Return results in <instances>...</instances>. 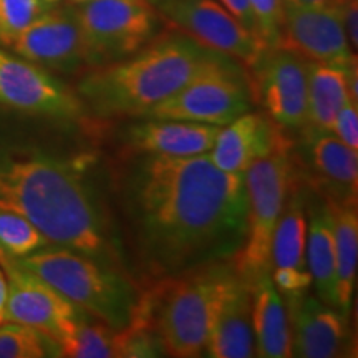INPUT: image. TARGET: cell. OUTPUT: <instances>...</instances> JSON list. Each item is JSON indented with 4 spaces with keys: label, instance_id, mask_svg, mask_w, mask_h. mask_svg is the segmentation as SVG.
Returning <instances> with one entry per match:
<instances>
[{
    "label": "cell",
    "instance_id": "cell-29",
    "mask_svg": "<svg viewBox=\"0 0 358 358\" xmlns=\"http://www.w3.org/2000/svg\"><path fill=\"white\" fill-rule=\"evenodd\" d=\"M257 34L267 48L279 47L284 24V0H249Z\"/></svg>",
    "mask_w": 358,
    "mask_h": 358
},
{
    "label": "cell",
    "instance_id": "cell-12",
    "mask_svg": "<svg viewBox=\"0 0 358 358\" xmlns=\"http://www.w3.org/2000/svg\"><path fill=\"white\" fill-rule=\"evenodd\" d=\"M0 105L29 115L78 120L85 106L77 93L42 66L0 48Z\"/></svg>",
    "mask_w": 358,
    "mask_h": 358
},
{
    "label": "cell",
    "instance_id": "cell-8",
    "mask_svg": "<svg viewBox=\"0 0 358 358\" xmlns=\"http://www.w3.org/2000/svg\"><path fill=\"white\" fill-rule=\"evenodd\" d=\"M248 69L226 57L173 96L153 106L145 118L182 120L226 127L252 108Z\"/></svg>",
    "mask_w": 358,
    "mask_h": 358
},
{
    "label": "cell",
    "instance_id": "cell-1",
    "mask_svg": "<svg viewBox=\"0 0 358 358\" xmlns=\"http://www.w3.org/2000/svg\"><path fill=\"white\" fill-rule=\"evenodd\" d=\"M113 187L141 280L229 261L243 248L248 232L244 174L222 171L208 153H133L116 168Z\"/></svg>",
    "mask_w": 358,
    "mask_h": 358
},
{
    "label": "cell",
    "instance_id": "cell-25",
    "mask_svg": "<svg viewBox=\"0 0 358 358\" xmlns=\"http://www.w3.org/2000/svg\"><path fill=\"white\" fill-rule=\"evenodd\" d=\"M88 313L73 329L58 340L60 357L70 358H124V340L122 330H115Z\"/></svg>",
    "mask_w": 358,
    "mask_h": 358
},
{
    "label": "cell",
    "instance_id": "cell-5",
    "mask_svg": "<svg viewBox=\"0 0 358 358\" xmlns=\"http://www.w3.org/2000/svg\"><path fill=\"white\" fill-rule=\"evenodd\" d=\"M15 262L80 310L115 330L131 324L140 289L127 272L111 268L70 249H38Z\"/></svg>",
    "mask_w": 358,
    "mask_h": 358
},
{
    "label": "cell",
    "instance_id": "cell-27",
    "mask_svg": "<svg viewBox=\"0 0 358 358\" xmlns=\"http://www.w3.org/2000/svg\"><path fill=\"white\" fill-rule=\"evenodd\" d=\"M60 3L62 0H0V43L10 47L27 27Z\"/></svg>",
    "mask_w": 358,
    "mask_h": 358
},
{
    "label": "cell",
    "instance_id": "cell-26",
    "mask_svg": "<svg viewBox=\"0 0 358 358\" xmlns=\"http://www.w3.org/2000/svg\"><path fill=\"white\" fill-rule=\"evenodd\" d=\"M60 357L55 342L30 327L3 322L0 324V358Z\"/></svg>",
    "mask_w": 358,
    "mask_h": 358
},
{
    "label": "cell",
    "instance_id": "cell-10",
    "mask_svg": "<svg viewBox=\"0 0 358 358\" xmlns=\"http://www.w3.org/2000/svg\"><path fill=\"white\" fill-rule=\"evenodd\" d=\"M254 101L284 129L307 124V60L287 48H266L248 70Z\"/></svg>",
    "mask_w": 358,
    "mask_h": 358
},
{
    "label": "cell",
    "instance_id": "cell-14",
    "mask_svg": "<svg viewBox=\"0 0 358 358\" xmlns=\"http://www.w3.org/2000/svg\"><path fill=\"white\" fill-rule=\"evenodd\" d=\"M17 55L47 71L75 73L87 69L77 7L58 6L13 40Z\"/></svg>",
    "mask_w": 358,
    "mask_h": 358
},
{
    "label": "cell",
    "instance_id": "cell-30",
    "mask_svg": "<svg viewBox=\"0 0 358 358\" xmlns=\"http://www.w3.org/2000/svg\"><path fill=\"white\" fill-rule=\"evenodd\" d=\"M332 133L343 145L358 151V105L348 100L335 116Z\"/></svg>",
    "mask_w": 358,
    "mask_h": 358
},
{
    "label": "cell",
    "instance_id": "cell-17",
    "mask_svg": "<svg viewBox=\"0 0 358 358\" xmlns=\"http://www.w3.org/2000/svg\"><path fill=\"white\" fill-rule=\"evenodd\" d=\"M206 355L211 358L256 357L250 284L237 272L232 261L219 285Z\"/></svg>",
    "mask_w": 358,
    "mask_h": 358
},
{
    "label": "cell",
    "instance_id": "cell-19",
    "mask_svg": "<svg viewBox=\"0 0 358 358\" xmlns=\"http://www.w3.org/2000/svg\"><path fill=\"white\" fill-rule=\"evenodd\" d=\"M222 127L182 120L148 118L127 129L124 141L133 153L196 156L211 151Z\"/></svg>",
    "mask_w": 358,
    "mask_h": 358
},
{
    "label": "cell",
    "instance_id": "cell-7",
    "mask_svg": "<svg viewBox=\"0 0 358 358\" xmlns=\"http://www.w3.org/2000/svg\"><path fill=\"white\" fill-rule=\"evenodd\" d=\"M87 70L122 62L156 37L158 17L148 0L77 3Z\"/></svg>",
    "mask_w": 358,
    "mask_h": 358
},
{
    "label": "cell",
    "instance_id": "cell-37",
    "mask_svg": "<svg viewBox=\"0 0 358 358\" xmlns=\"http://www.w3.org/2000/svg\"><path fill=\"white\" fill-rule=\"evenodd\" d=\"M0 324H3V317L2 315H0Z\"/></svg>",
    "mask_w": 358,
    "mask_h": 358
},
{
    "label": "cell",
    "instance_id": "cell-35",
    "mask_svg": "<svg viewBox=\"0 0 358 358\" xmlns=\"http://www.w3.org/2000/svg\"><path fill=\"white\" fill-rule=\"evenodd\" d=\"M6 301H7V280H6V277L2 275V272H0V315L3 313Z\"/></svg>",
    "mask_w": 358,
    "mask_h": 358
},
{
    "label": "cell",
    "instance_id": "cell-18",
    "mask_svg": "<svg viewBox=\"0 0 358 358\" xmlns=\"http://www.w3.org/2000/svg\"><path fill=\"white\" fill-rule=\"evenodd\" d=\"M289 141L285 129L266 113L248 111L221 128L208 156L222 171L244 174L254 161Z\"/></svg>",
    "mask_w": 358,
    "mask_h": 358
},
{
    "label": "cell",
    "instance_id": "cell-36",
    "mask_svg": "<svg viewBox=\"0 0 358 358\" xmlns=\"http://www.w3.org/2000/svg\"><path fill=\"white\" fill-rule=\"evenodd\" d=\"M71 2H75V3H80V2H90V0H71Z\"/></svg>",
    "mask_w": 358,
    "mask_h": 358
},
{
    "label": "cell",
    "instance_id": "cell-4",
    "mask_svg": "<svg viewBox=\"0 0 358 358\" xmlns=\"http://www.w3.org/2000/svg\"><path fill=\"white\" fill-rule=\"evenodd\" d=\"M229 261L192 268L179 275L148 282L140 290L129 325L150 330L164 355L196 358L206 355L219 285Z\"/></svg>",
    "mask_w": 358,
    "mask_h": 358
},
{
    "label": "cell",
    "instance_id": "cell-21",
    "mask_svg": "<svg viewBox=\"0 0 358 358\" xmlns=\"http://www.w3.org/2000/svg\"><path fill=\"white\" fill-rule=\"evenodd\" d=\"M249 284L252 294V334L256 355L262 358L292 357L287 308L272 282L271 272L256 277Z\"/></svg>",
    "mask_w": 358,
    "mask_h": 358
},
{
    "label": "cell",
    "instance_id": "cell-2",
    "mask_svg": "<svg viewBox=\"0 0 358 358\" xmlns=\"http://www.w3.org/2000/svg\"><path fill=\"white\" fill-rule=\"evenodd\" d=\"M0 209L20 214L50 245L127 272L108 208L78 166L34 155L0 164Z\"/></svg>",
    "mask_w": 358,
    "mask_h": 358
},
{
    "label": "cell",
    "instance_id": "cell-34",
    "mask_svg": "<svg viewBox=\"0 0 358 358\" xmlns=\"http://www.w3.org/2000/svg\"><path fill=\"white\" fill-rule=\"evenodd\" d=\"M285 2L295 3V6L306 7H327V8H338L343 0H285Z\"/></svg>",
    "mask_w": 358,
    "mask_h": 358
},
{
    "label": "cell",
    "instance_id": "cell-24",
    "mask_svg": "<svg viewBox=\"0 0 358 358\" xmlns=\"http://www.w3.org/2000/svg\"><path fill=\"white\" fill-rule=\"evenodd\" d=\"M347 101L348 93L342 66L307 60L306 128L332 133L335 116Z\"/></svg>",
    "mask_w": 358,
    "mask_h": 358
},
{
    "label": "cell",
    "instance_id": "cell-28",
    "mask_svg": "<svg viewBox=\"0 0 358 358\" xmlns=\"http://www.w3.org/2000/svg\"><path fill=\"white\" fill-rule=\"evenodd\" d=\"M48 241L20 214L0 209V249L12 257H24L48 248Z\"/></svg>",
    "mask_w": 358,
    "mask_h": 358
},
{
    "label": "cell",
    "instance_id": "cell-32",
    "mask_svg": "<svg viewBox=\"0 0 358 358\" xmlns=\"http://www.w3.org/2000/svg\"><path fill=\"white\" fill-rule=\"evenodd\" d=\"M338 13L348 45L355 53L358 48V2L357 0H343L338 7Z\"/></svg>",
    "mask_w": 358,
    "mask_h": 358
},
{
    "label": "cell",
    "instance_id": "cell-15",
    "mask_svg": "<svg viewBox=\"0 0 358 358\" xmlns=\"http://www.w3.org/2000/svg\"><path fill=\"white\" fill-rule=\"evenodd\" d=\"M279 47L306 60L342 69L357 57L343 32L338 8L295 6L285 0Z\"/></svg>",
    "mask_w": 358,
    "mask_h": 358
},
{
    "label": "cell",
    "instance_id": "cell-9",
    "mask_svg": "<svg viewBox=\"0 0 358 358\" xmlns=\"http://www.w3.org/2000/svg\"><path fill=\"white\" fill-rule=\"evenodd\" d=\"M174 29L204 47L252 69L266 52V45L245 30L217 0H151Z\"/></svg>",
    "mask_w": 358,
    "mask_h": 358
},
{
    "label": "cell",
    "instance_id": "cell-16",
    "mask_svg": "<svg viewBox=\"0 0 358 358\" xmlns=\"http://www.w3.org/2000/svg\"><path fill=\"white\" fill-rule=\"evenodd\" d=\"M292 357L334 358L348 350V317L317 295L307 292L285 297Z\"/></svg>",
    "mask_w": 358,
    "mask_h": 358
},
{
    "label": "cell",
    "instance_id": "cell-31",
    "mask_svg": "<svg viewBox=\"0 0 358 358\" xmlns=\"http://www.w3.org/2000/svg\"><path fill=\"white\" fill-rule=\"evenodd\" d=\"M272 282L280 295H289L307 292L312 285V277L308 271H295V268H272Z\"/></svg>",
    "mask_w": 358,
    "mask_h": 358
},
{
    "label": "cell",
    "instance_id": "cell-11",
    "mask_svg": "<svg viewBox=\"0 0 358 358\" xmlns=\"http://www.w3.org/2000/svg\"><path fill=\"white\" fill-rule=\"evenodd\" d=\"M0 264L8 275L3 322L30 327L58 343L85 315V312L62 297L50 285L22 268L15 257L8 256L2 249Z\"/></svg>",
    "mask_w": 358,
    "mask_h": 358
},
{
    "label": "cell",
    "instance_id": "cell-3",
    "mask_svg": "<svg viewBox=\"0 0 358 358\" xmlns=\"http://www.w3.org/2000/svg\"><path fill=\"white\" fill-rule=\"evenodd\" d=\"M226 57L173 29L122 62L90 69L77 95L98 118H141Z\"/></svg>",
    "mask_w": 358,
    "mask_h": 358
},
{
    "label": "cell",
    "instance_id": "cell-13",
    "mask_svg": "<svg viewBox=\"0 0 358 358\" xmlns=\"http://www.w3.org/2000/svg\"><path fill=\"white\" fill-rule=\"evenodd\" d=\"M302 141L292 148L299 178L308 189L334 204L357 201L358 155L330 131L303 128Z\"/></svg>",
    "mask_w": 358,
    "mask_h": 358
},
{
    "label": "cell",
    "instance_id": "cell-22",
    "mask_svg": "<svg viewBox=\"0 0 358 358\" xmlns=\"http://www.w3.org/2000/svg\"><path fill=\"white\" fill-rule=\"evenodd\" d=\"M307 192V186L297 174L272 236L271 271L272 268L308 271L306 262Z\"/></svg>",
    "mask_w": 358,
    "mask_h": 358
},
{
    "label": "cell",
    "instance_id": "cell-6",
    "mask_svg": "<svg viewBox=\"0 0 358 358\" xmlns=\"http://www.w3.org/2000/svg\"><path fill=\"white\" fill-rule=\"evenodd\" d=\"M292 148V141L285 143L254 161L244 171L248 232L243 248L232 262L248 282L271 272L272 236L297 176Z\"/></svg>",
    "mask_w": 358,
    "mask_h": 358
},
{
    "label": "cell",
    "instance_id": "cell-33",
    "mask_svg": "<svg viewBox=\"0 0 358 358\" xmlns=\"http://www.w3.org/2000/svg\"><path fill=\"white\" fill-rule=\"evenodd\" d=\"M217 2L221 3V6L226 8V10L229 12L231 15L234 17V19L239 22V24L243 25L245 30H249L250 34L256 35V37L259 38L257 24H256V19H254L252 10H250L249 0H217Z\"/></svg>",
    "mask_w": 358,
    "mask_h": 358
},
{
    "label": "cell",
    "instance_id": "cell-23",
    "mask_svg": "<svg viewBox=\"0 0 358 358\" xmlns=\"http://www.w3.org/2000/svg\"><path fill=\"white\" fill-rule=\"evenodd\" d=\"M334 216L335 294L337 308L348 317L352 310L358 266V214L357 201L334 204L327 201Z\"/></svg>",
    "mask_w": 358,
    "mask_h": 358
},
{
    "label": "cell",
    "instance_id": "cell-20",
    "mask_svg": "<svg viewBox=\"0 0 358 358\" xmlns=\"http://www.w3.org/2000/svg\"><path fill=\"white\" fill-rule=\"evenodd\" d=\"M307 234L306 262L310 272L312 285L317 297L337 308L335 294V245H334V216L332 209L324 196L307 187ZM338 310V308H337Z\"/></svg>",
    "mask_w": 358,
    "mask_h": 358
}]
</instances>
